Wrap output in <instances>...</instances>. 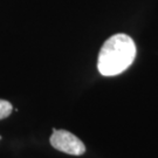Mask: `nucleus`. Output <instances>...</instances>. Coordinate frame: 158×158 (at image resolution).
<instances>
[{
	"instance_id": "f257e3e1",
	"label": "nucleus",
	"mask_w": 158,
	"mask_h": 158,
	"mask_svg": "<svg viewBox=\"0 0 158 158\" xmlns=\"http://www.w3.org/2000/svg\"><path fill=\"white\" fill-rule=\"evenodd\" d=\"M136 45L129 35L115 34L103 44L97 59V69L103 76H116L132 64Z\"/></svg>"
},
{
	"instance_id": "f03ea898",
	"label": "nucleus",
	"mask_w": 158,
	"mask_h": 158,
	"mask_svg": "<svg viewBox=\"0 0 158 158\" xmlns=\"http://www.w3.org/2000/svg\"><path fill=\"white\" fill-rule=\"evenodd\" d=\"M52 147L59 151L73 156H81L85 152L83 142L67 130L53 129V135L49 138Z\"/></svg>"
},
{
	"instance_id": "7ed1b4c3",
	"label": "nucleus",
	"mask_w": 158,
	"mask_h": 158,
	"mask_svg": "<svg viewBox=\"0 0 158 158\" xmlns=\"http://www.w3.org/2000/svg\"><path fill=\"white\" fill-rule=\"evenodd\" d=\"M13 107L8 101L0 100V119H4L11 115Z\"/></svg>"
},
{
	"instance_id": "20e7f679",
	"label": "nucleus",
	"mask_w": 158,
	"mask_h": 158,
	"mask_svg": "<svg viewBox=\"0 0 158 158\" xmlns=\"http://www.w3.org/2000/svg\"><path fill=\"white\" fill-rule=\"evenodd\" d=\"M0 139H1V136H0Z\"/></svg>"
}]
</instances>
